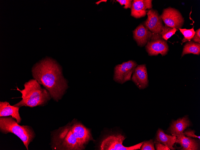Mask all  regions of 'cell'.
<instances>
[{"label":"cell","instance_id":"1","mask_svg":"<svg viewBox=\"0 0 200 150\" xmlns=\"http://www.w3.org/2000/svg\"><path fill=\"white\" fill-rule=\"evenodd\" d=\"M32 72L34 78L48 90L51 97L57 101L61 99L67 85L61 68L54 61L47 59L35 66Z\"/></svg>","mask_w":200,"mask_h":150},{"label":"cell","instance_id":"2","mask_svg":"<svg viewBox=\"0 0 200 150\" xmlns=\"http://www.w3.org/2000/svg\"><path fill=\"white\" fill-rule=\"evenodd\" d=\"M24 88L20 90L17 88L22 94V99L13 105L32 107L44 105L50 99L49 93L43 88L35 79H31L24 84Z\"/></svg>","mask_w":200,"mask_h":150},{"label":"cell","instance_id":"3","mask_svg":"<svg viewBox=\"0 0 200 150\" xmlns=\"http://www.w3.org/2000/svg\"><path fill=\"white\" fill-rule=\"evenodd\" d=\"M0 131L4 134L12 133L15 135L22 141L27 150L29 145L36 136L31 126L20 125L11 116L0 117Z\"/></svg>","mask_w":200,"mask_h":150},{"label":"cell","instance_id":"4","mask_svg":"<svg viewBox=\"0 0 200 150\" xmlns=\"http://www.w3.org/2000/svg\"><path fill=\"white\" fill-rule=\"evenodd\" d=\"M51 145L54 150H81L84 147L74 137L69 124L60 127L52 133Z\"/></svg>","mask_w":200,"mask_h":150},{"label":"cell","instance_id":"5","mask_svg":"<svg viewBox=\"0 0 200 150\" xmlns=\"http://www.w3.org/2000/svg\"><path fill=\"white\" fill-rule=\"evenodd\" d=\"M125 138L124 136L120 134L108 136L101 142L100 149L101 150H135L140 149L143 142L126 147L122 144Z\"/></svg>","mask_w":200,"mask_h":150},{"label":"cell","instance_id":"6","mask_svg":"<svg viewBox=\"0 0 200 150\" xmlns=\"http://www.w3.org/2000/svg\"><path fill=\"white\" fill-rule=\"evenodd\" d=\"M137 65L135 61L131 60L116 65L114 69V80L123 84L131 80V75Z\"/></svg>","mask_w":200,"mask_h":150},{"label":"cell","instance_id":"7","mask_svg":"<svg viewBox=\"0 0 200 150\" xmlns=\"http://www.w3.org/2000/svg\"><path fill=\"white\" fill-rule=\"evenodd\" d=\"M160 17L165 25L172 28H181L184 19L177 10L171 7L164 9Z\"/></svg>","mask_w":200,"mask_h":150},{"label":"cell","instance_id":"8","mask_svg":"<svg viewBox=\"0 0 200 150\" xmlns=\"http://www.w3.org/2000/svg\"><path fill=\"white\" fill-rule=\"evenodd\" d=\"M146 49L149 56H156L160 54L163 56L167 54L169 47L160 34H152L150 41L147 43Z\"/></svg>","mask_w":200,"mask_h":150},{"label":"cell","instance_id":"9","mask_svg":"<svg viewBox=\"0 0 200 150\" xmlns=\"http://www.w3.org/2000/svg\"><path fill=\"white\" fill-rule=\"evenodd\" d=\"M147 18L144 23V25L152 34H160L164 26L162 20L157 10L153 9L147 13Z\"/></svg>","mask_w":200,"mask_h":150},{"label":"cell","instance_id":"10","mask_svg":"<svg viewBox=\"0 0 200 150\" xmlns=\"http://www.w3.org/2000/svg\"><path fill=\"white\" fill-rule=\"evenodd\" d=\"M131 80L140 89H143L148 85L147 69L145 64L137 66L133 72Z\"/></svg>","mask_w":200,"mask_h":150},{"label":"cell","instance_id":"11","mask_svg":"<svg viewBox=\"0 0 200 150\" xmlns=\"http://www.w3.org/2000/svg\"><path fill=\"white\" fill-rule=\"evenodd\" d=\"M152 0H134L132 2L131 7V15L136 18H139L145 16L147 9L152 8Z\"/></svg>","mask_w":200,"mask_h":150},{"label":"cell","instance_id":"12","mask_svg":"<svg viewBox=\"0 0 200 150\" xmlns=\"http://www.w3.org/2000/svg\"><path fill=\"white\" fill-rule=\"evenodd\" d=\"M71 127L73 135L81 146H84L92 139L90 130L81 124L76 123Z\"/></svg>","mask_w":200,"mask_h":150},{"label":"cell","instance_id":"13","mask_svg":"<svg viewBox=\"0 0 200 150\" xmlns=\"http://www.w3.org/2000/svg\"><path fill=\"white\" fill-rule=\"evenodd\" d=\"M133 37L138 46H145L151 40L152 33L144 25H140L133 32Z\"/></svg>","mask_w":200,"mask_h":150},{"label":"cell","instance_id":"14","mask_svg":"<svg viewBox=\"0 0 200 150\" xmlns=\"http://www.w3.org/2000/svg\"><path fill=\"white\" fill-rule=\"evenodd\" d=\"M20 107L11 105L7 101L0 102V117L11 116L19 124L22 121L19 110Z\"/></svg>","mask_w":200,"mask_h":150},{"label":"cell","instance_id":"15","mask_svg":"<svg viewBox=\"0 0 200 150\" xmlns=\"http://www.w3.org/2000/svg\"><path fill=\"white\" fill-rule=\"evenodd\" d=\"M175 143L180 144L181 150H196L199 149V143L198 140L186 137L184 133L176 136Z\"/></svg>","mask_w":200,"mask_h":150},{"label":"cell","instance_id":"16","mask_svg":"<svg viewBox=\"0 0 200 150\" xmlns=\"http://www.w3.org/2000/svg\"><path fill=\"white\" fill-rule=\"evenodd\" d=\"M190 125L188 117L185 116L173 121L168 131L172 135L177 136L183 133L184 131Z\"/></svg>","mask_w":200,"mask_h":150},{"label":"cell","instance_id":"17","mask_svg":"<svg viewBox=\"0 0 200 150\" xmlns=\"http://www.w3.org/2000/svg\"><path fill=\"white\" fill-rule=\"evenodd\" d=\"M176 139V136L166 134L163 130L159 129L157 131L155 143H159L167 146L170 149L175 150L173 147Z\"/></svg>","mask_w":200,"mask_h":150},{"label":"cell","instance_id":"18","mask_svg":"<svg viewBox=\"0 0 200 150\" xmlns=\"http://www.w3.org/2000/svg\"><path fill=\"white\" fill-rule=\"evenodd\" d=\"M193 54L199 55L200 54V44L193 41L187 43L184 46L181 57L187 54Z\"/></svg>","mask_w":200,"mask_h":150},{"label":"cell","instance_id":"19","mask_svg":"<svg viewBox=\"0 0 200 150\" xmlns=\"http://www.w3.org/2000/svg\"><path fill=\"white\" fill-rule=\"evenodd\" d=\"M178 29L184 36V38L182 40V44L186 42L190 41L192 40L195 33L194 27L190 29Z\"/></svg>","mask_w":200,"mask_h":150},{"label":"cell","instance_id":"20","mask_svg":"<svg viewBox=\"0 0 200 150\" xmlns=\"http://www.w3.org/2000/svg\"><path fill=\"white\" fill-rule=\"evenodd\" d=\"M177 30L176 28H172L165 25L160 34L163 39L167 40L173 35Z\"/></svg>","mask_w":200,"mask_h":150},{"label":"cell","instance_id":"21","mask_svg":"<svg viewBox=\"0 0 200 150\" xmlns=\"http://www.w3.org/2000/svg\"><path fill=\"white\" fill-rule=\"evenodd\" d=\"M154 143L153 140L151 139L144 142L140 149L141 150H154Z\"/></svg>","mask_w":200,"mask_h":150},{"label":"cell","instance_id":"22","mask_svg":"<svg viewBox=\"0 0 200 150\" xmlns=\"http://www.w3.org/2000/svg\"><path fill=\"white\" fill-rule=\"evenodd\" d=\"M116 1L119 2L121 5H124L125 6L124 7V8L125 9L131 8L132 0H117Z\"/></svg>","mask_w":200,"mask_h":150},{"label":"cell","instance_id":"23","mask_svg":"<svg viewBox=\"0 0 200 150\" xmlns=\"http://www.w3.org/2000/svg\"><path fill=\"white\" fill-rule=\"evenodd\" d=\"M195 131L193 130H190L186 131L183 133L185 136L188 137L198 138L200 140V136L196 135L195 134Z\"/></svg>","mask_w":200,"mask_h":150},{"label":"cell","instance_id":"24","mask_svg":"<svg viewBox=\"0 0 200 150\" xmlns=\"http://www.w3.org/2000/svg\"><path fill=\"white\" fill-rule=\"evenodd\" d=\"M193 41L200 43V28L195 31L194 35L192 39Z\"/></svg>","mask_w":200,"mask_h":150},{"label":"cell","instance_id":"25","mask_svg":"<svg viewBox=\"0 0 200 150\" xmlns=\"http://www.w3.org/2000/svg\"><path fill=\"white\" fill-rule=\"evenodd\" d=\"M155 146L157 150H171L167 146L165 145L159 143H155Z\"/></svg>","mask_w":200,"mask_h":150}]
</instances>
